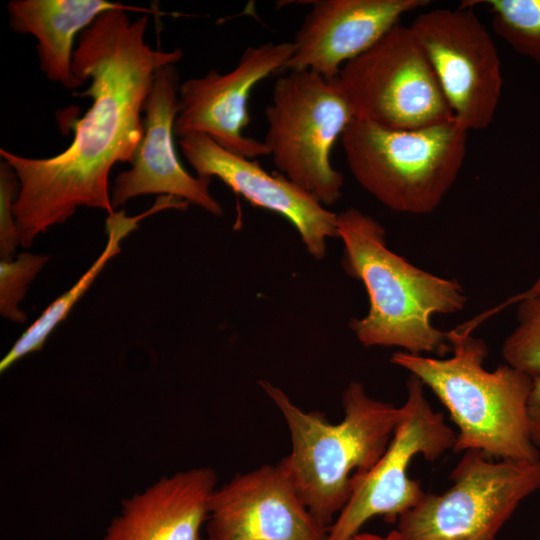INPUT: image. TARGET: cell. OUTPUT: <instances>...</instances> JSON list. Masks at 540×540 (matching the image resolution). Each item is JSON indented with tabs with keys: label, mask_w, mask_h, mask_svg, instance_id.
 I'll return each instance as SVG.
<instances>
[{
	"label": "cell",
	"mask_w": 540,
	"mask_h": 540,
	"mask_svg": "<svg viewBox=\"0 0 540 540\" xmlns=\"http://www.w3.org/2000/svg\"><path fill=\"white\" fill-rule=\"evenodd\" d=\"M260 386L282 414L291 449L278 463L317 521L327 529L359 480L386 450L400 407L371 397L359 381L342 393L344 418L331 423L319 411L306 412L279 387Z\"/></svg>",
	"instance_id": "3"
},
{
	"label": "cell",
	"mask_w": 540,
	"mask_h": 540,
	"mask_svg": "<svg viewBox=\"0 0 540 540\" xmlns=\"http://www.w3.org/2000/svg\"><path fill=\"white\" fill-rule=\"evenodd\" d=\"M527 410L531 439L540 451V374L533 377Z\"/></svg>",
	"instance_id": "23"
},
{
	"label": "cell",
	"mask_w": 540,
	"mask_h": 540,
	"mask_svg": "<svg viewBox=\"0 0 540 540\" xmlns=\"http://www.w3.org/2000/svg\"><path fill=\"white\" fill-rule=\"evenodd\" d=\"M494 32L517 53L540 65V0L483 1Z\"/></svg>",
	"instance_id": "19"
},
{
	"label": "cell",
	"mask_w": 540,
	"mask_h": 540,
	"mask_svg": "<svg viewBox=\"0 0 540 540\" xmlns=\"http://www.w3.org/2000/svg\"><path fill=\"white\" fill-rule=\"evenodd\" d=\"M19 189L15 171L9 164L0 163V257L12 260L16 257V248L21 245V237L13 214V204Z\"/></svg>",
	"instance_id": "22"
},
{
	"label": "cell",
	"mask_w": 540,
	"mask_h": 540,
	"mask_svg": "<svg viewBox=\"0 0 540 540\" xmlns=\"http://www.w3.org/2000/svg\"><path fill=\"white\" fill-rule=\"evenodd\" d=\"M517 325L503 342L508 364L532 378L540 374V295L518 302Z\"/></svg>",
	"instance_id": "20"
},
{
	"label": "cell",
	"mask_w": 540,
	"mask_h": 540,
	"mask_svg": "<svg viewBox=\"0 0 540 540\" xmlns=\"http://www.w3.org/2000/svg\"><path fill=\"white\" fill-rule=\"evenodd\" d=\"M117 9L153 13L107 0H12L7 5L11 29L37 40L41 70L68 89L81 86L72 70L76 37L102 13Z\"/></svg>",
	"instance_id": "17"
},
{
	"label": "cell",
	"mask_w": 540,
	"mask_h": 540,
	"mask_svg": "<svg viewBox=\"0 0 540 540\" xmlns=\"http://www.w3.org/2000/svg\"><path fill=\"white\" fill-rule=\"evenodd\" d=\"M293 52V42H266L246 48L227 73L210 70L182 82L175 135L205 134L228 151L249 159L269 155L263 141L243 134L250 122L249 95L260 81L285 69Z\"/></svg>",
	"instance_id": "11"
},
{
	"label": "cell",
	"mask_w": 540,
	"mask_h": 540,
	"mask_svg": "<svg viewBox=\"0 0 540 540\" xmlns=\"http://www.w3.org/2000/svg\"><path fill=\"white\" fill-rule=\"evenodd\" d=\"M539 216H540V211H539ZM537 295H540V275L529 289H527L526 291H524L522 293H519V294L513 296L512 298L507 300L505 303H502L501 305H499L496 309H492V311H493V313H496L498 310L506 307L507 305H510V304H513V303H518L520 300H522L524 298L533 297V296H537Z\"/></svg>",
	"instance_id": "24"
},
{
	"label": "cell",
	"mask_w": 540,
	"mask_h": 540,
	"mask_svg": "<svg viewBox=\"0 0 540 540\" xmlns=\"http://www.w3.org/2000/svg\"><path fill=\"white\" fill-rule=\"evenodd\" d=\"M50 257L23 252L12 260L0 262V313L10 321L23 323L26 314L19 308L29 284L35 279Z\"/></svg>",
	"instance_id": "21"
},
{
	"label": "cell",
	"mask_w": 540,
	"mask_h": 540,
	"mask_svg": "<svg viewBox=\"0 0 540 540\" xmlns=\"http://www.w3.org/2000/svg\"><path fill=\"white\" fill-rule=\"evenodd\" d=\"M190 204L182 199L162 195L145 212L127 216L124 210L108 215L105 222L107 243L99 257L80 279L55 299L41 315L22 333L0 362L3 373L25 356L41 350L54 329L68 316L77 301L89 289L108 261L121 251L122 240L136 230L144 218L166 209L186 210Z\"/></svg>",
	"instance_id": "18"
},
{
	"label": "cell",
	"mask_w": 540,
	"mask_h": 540,
	"mask_svg": "<svg viewBox=\"0 0 540 540\" xmlns=\"http://www.w3.org/2000/svg\"><path fill=\"white\" fill-rule=\"evenodd\" d=\"M179 73L175 64L159 68L143 106V136L131 168L120 173L111 189L116 211L146 194L173 196L220 216L223 209L209 191L211 178L195 177L182 166L174 145L179 109Z\"/></svg>",
	"instance_id": "13"
},
{
	"label": "cell",
	"mask_w": 540,
	"mask_h": 540,
	"mask_svg": "<svg viewBox=\"0 0 540 540\" xmlns=\"http://www.w3.org/2000/svg\"><path fill=\"white\" fill-rule=\"evenodd\" d=\"M410 28L436 75L455 120L468 132L486 129L500 101L497 48L471 7L433 9Z\"/></svg>",
	"instance_id": "10"
},
{
	"label": "cell",
	"mask_w": 540,
	"mask_h": 540,
	"mask_svg": "<svg viewBox=\"0 0 540 540\" xmlns=\"http://www.w3.org/2000/svg\"><path fill=\"white\" fill-rule=\"evenodd\" d=\"M467 135L454 117L412 130L354 119L341 142L348 168L365 191L393 211L423 215L433 212L455 183Z\"/></svg>",
	"instance_id": "5"
},
{
	"label": "cell",
	"mask_w": 540,
	"mask_h": 540,
	"mask_svg": "<svg viewBox=\"0 0 540 540\" xmlns=\"http://www.w3.org/2000/svg\"><path fill=\"white\" fill-rule=\"evenodd\" d=\"M182 154L197 176L219 178L253 206L281 215L299 233L306 250L321 260L327 241L337 238V214L279 172L269 173L253 159L232 153L205 134L179 138Z\"/></svg>",
	"instance_id": "14"
},
{
	"label": "cell",
	"mask_w": 540,
	"mask_h": 540,
	"mask_svg": "<svg viewBox=\"0 0 540 540\" xmlns=\"http://www.w3.org/2000/svg\"><path fill=\"white\" fill-rule=\"evenodd\" d=\"M337 80L355 119L412 130L454 117L410 26H394L370 49L346 63Z\"/></svg>",
	"instance_id": "8"
},
{
	"label": "cell",
	"mask_w": 540,
	"mask_h": 540,
	"mask_svg": "<svg viewBox=\"0 0 540 540\" xmlns=\"http://www.w3.org/2000/svg\"><path fill=\"white\" fill-rule=\"evenodd\" d=\"M216 484L208 467L163 476L121 502L101 540H206L201 529Z\"/></svg>",
	"instance_id": "16"
},
{
	"label": "cell",
	"mask_w": 540,
	"mask_h": 540,
	"mask_svg": "<svg viewBox=\"0 0 540 540\" xmlns=\"http://www.w3.org/2000/svg\"><path fill=\"white\" fill-rule=\"evenodd\" d=\"M424 387L417 377L409 376L406 400L400 406L393 436L327 529V540H349L374 517L397 522L425 494L419 481L409 476L413 458L420 455L433 462L453 450L457 434L447 425L443 414L431 407Z\"/></svg>",
	"instance_id": "9"
},
{
	"label": "cell",
	"mask_w": 540,
	"mask_h": 540,
	"mask_svg": "<svg viewBox=\"0 0 540 540\" xmlns=\"http://www.w3.org/2000/svg\"><path fill=\"white\" fill-rule=\"evenodd\" d=\"M473 330L464 324L447 332L449 358L398 351L391 362L417 377L448 410L458 429L454 452L473 450L496 460L540 459L527 410L533 378L508 364L486 370L488 347Z\"/></svg>",
	"instance_id": "4"
},
{
	"label": "cell",
	"mask_w": 540,
	"mask_h": 540,
	"mask_svg": "<svg viewBox=\"0 0 540 540\" xmlns=\"http://www.w3.org/2000/svg\"><path fill=\"white\" fill-rule=\"evenodd\" d=\"M345 272L364 285L369 310L349 327L365 347H399L439 358L452 352L447 332L432 323L436 314L463 310L467 297L455 279L433 275L391 251L383 226L357 208L337 214Z\"/></svg>",
	"instance_id": "2"
},
{
	"label": "cell",
	"mask_w": 540,
	"mask_h": 540,
	"mask_svg": "<svg viewBox=\"0 0 540 540\" xmlns=\"http://www.w3.org/2000/svg\"><path fill=\"white\" fill-rule=\"evenodd\" d=\"M443 493H426L397 520L400 540H496L522 501L540 489V459L495 460L463 452Z\"/></svg>",
	"instance_id": "7"
},
{
	"label": "cell",
	"mask_w": 540,
	"mask_h": 540,
	"mask_svg": "<svg viewBox=\"0 0 540 540\" xmlns=\"http://www.w3.org/2000/svg\"><path fill=\"white\" fill-rule=\"evenodd\" d=\"M265 117L263 142L277 172L324 206L337 202L344 176L332 166L331 151L355 119L337 78L289 71L275 81Z\"/></svg>",
	"instance_id": "6"
},
{
	"label": "cell",
	"mask_w": 540,
	"mask_h": 540,
	"mask_svg": "<svg viewBox=\"0 0 540 540\" xmlns=\"http://www.w3.org/2000/svg\"><path fill=\"white\" fill-rule=\"evenodd\" d=\"M427 0H318L295 35L285 69L307 70L328 80L376 44L400 18Z\"/></svg>",
	"instance_id": "15"
},
{
	"label": "cell",
	"mask_w": 540,
	"mask_h": 540,
	"mask_svg": "<svg viewBox=\"0 0 540 540\" xmlns=\"http://www.w3.org/2000/svg\"><path fill=\"white\" fill-rule=\"evenodd\" d=\"M206 540H327L279 463L235 475L211 496Z\"/></svg>",
	"instance_id": "12"
},
{
	"label": "cell",
	"mask_w": 540,
	"mask_h": 540,
	"mask_svg": "<svg viewBox=\"0 0 540 540\" xmlns=\"http://www.w3.org/2000/svg\"><path fill=\"white\" fill-rule=\"evenodd\" d=\"M349 540H400L396 530L390 531L386 535H379L369 532H359Z\"/></svg>",
	"instance_id": "25"
},
{
	"label": "cell",
	"mask_w": 540,
	"mask_h": 540,
	"mask_svg": "<svg viewBox=\"0 0 540 540\" xmlns=\"http://www.w3.org/2000/svg\"><path fill=\"white\" fill-rule=\"evenodd\" d=\"M147 26V15L131 21L126 10L117 9L102 13L79 35L72 70L81 85L90 83L74 95L92 104L82 118L68 122L74 137L64 151L32 158L0 149L19 181L13 214L23 247L79 207L115 212L110 172L116 163L133 161L156 71L183 57L179 48L153 49L145 41Z\"/></svg>",
	"instance_id": "1"
}]
</instances>
